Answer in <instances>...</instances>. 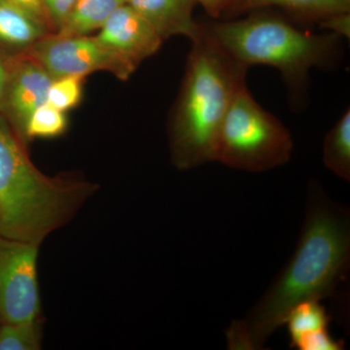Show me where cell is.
<instances>
[{"mask_svg":"<svg viewBox=\"0 0 350 350\" xmlns=\"http://www.w3.org/2000/svg\"><path fill=\"white\" fill-rule=\"evenodd\" d=\"M125 4V0H76L57 33L88 36L98 31L111 14Z\"/></svg>","mask_w":350,"mask_h":350,"instance_id":"obj_12","label":"cell"},{"mask_svg":"<svg viewBox=\"0 0 350 350\" xmlns=\"http://www.w3.org/2000/svg\"><path fill=\"white\" fill-rule=\"evenodd\" d=\"M39 245L0 236V323L41 319Z\"/></svg>","mask_w":350,"mask_h":350,"instance_id":"obj_7","label":"cell"},{"mask_svg":"<svg viewBox=\"0 0 350 350\" xmlns=\"http://www.w3.org/2000/svg\"><path fill=\"white\" fill-rule=\"evenodd\" d=\"M83 79L77 76L53 80L48 91L47 103L66 113L79 105L82 98Z\"/></svg>","mask_w":350,"mask_h":350,"instance_id":"obj_18","label":"cell"},{"mask_svg":"<svg viewBox=\"0 0 350 350\" xmlns=\"http://www.w3.org/2000/svg\"><path fill=\"white\" fill-rule=\"evenodd\" d=\"M25 56L31 57L53 80L85 76L96 71H109L126 80L135 69L98 43L94 36H63L52 32L31 46Z\"/></svg>","mask_w":350,"mask_h":350,"instance_id":"obj_6","label":"cell"},{"mask_svg":"<svg viewBox=\"0 0 350 350\" xmlns=\"http://www.w3.org/2000/svg\"><path fill=\"white\" fill-rule=\"evenodd\" d=\"M52 32L42 21L0 0V57L4 59L25 56L34 43Z\"/></svg>","mask_w":350,"mask_h":350,"instance_id":"obj_11","label":"cell"},{"mask_svg":"<svg viewBox=\"0 0 350 350\" xmlns=\"http://www.w3.org/2000/svg\"><path fill=\"white\" fill-rule=\"evenodd\" d=\"M0 113V236L36 244L72 220L98 191L75 175L49 176Z\"/></svg>","mask_w":350,"mask_h":350,"instance_id":"obj_2","label":"cell"},{"mask_svg":"<svg viewBox=\"0 0 350 350\" xmlns=\"http://www.w3.org/2000/svg\"><path fill=\"white\" fill-rule=\"evenodd\" d=\"M247 70L202 29L200 38L192 41L169 126L175 167L192 170L215 161L223 120L234 94L246 84Z\"/></svg>","mask_w":350,"mask_h":350,"instance_id":"obj_3","label":"cell"},{"mask_svg":"<svg viewBox=\"0 0 350 350\" xmlns=\"http://www.w3.org/2000/svg\"><path fill=\"white\" fill-rule=\"evenodd\" d=\"M330 317L319 301H306L292 308L287 315V324L290 336V345L293 347L304 336L313 332L328 328Z\"/></svg>","mask_w":350,"mask_h":350,"instance_id":"obj_15","label":"cell"},{"mask_svg":"<svg viewBox=\"0 0 350 350\" xmlns=\"http://www.w3.org/2000/svg\"><path fill=\"white\" fill-rule=\"evenodd\" d=\"M323 163L344 180H350V110L342 114L327 133L323 142Z\"/></svg>","mask_w":350,"mask_h":350,"instance_id":"obj_13","label":"cell"},{"mask_svg":"<svg viewBox=\"0 0 350 350\" xmlns=\"http://www.w3.org/2000/svg\"><path fill=\"white\" fill-rule=\"evenodd\" d=\"M292 347L300 350H340L344 349V342L332 338L326 328L304 336Z\"/></svg>","mask_w":350,"mask_h":350,"instance_id":"obj_19","label":"cell"},{"mask_svg":"<svg viewBox=\"0 0 350 350\" xmlns=\"http://www.w3.org/2000/svg\"><path fill=\"white\" fill-rule=\"evenodd\" d=\"M68 129L66 113L46 103L32 113L25 126V144L36 138L61 137Z\"/></svg>","mask_w":350,"mask_h":350,"instance_id":"obj_16","label":"cell"},{"mask_svg":"<svg viewBox=\"0 0 350 350\" xmlns=\"http://www.w3.org/2000/svg\"><path fill=\"white\" fill-rule=\"evenodd\" d=\"M42 345L41 319L31 322L0 323V350H38Z\"/></svg>","mask_w":350,"mask_h":350,"instance_id":"obj_17","label":"cell"},{"mask_svg":"<svg viewBox=\"0 0 350 350\" xmlns=\"http://www.w3.org/2000/svg\"><path fill=\"white\" fill-rule=\"evenodd\" d=\"M202 29L229 56L248 68L264 64L278 69L294 94L305 91L312 69L331 68L340 57L342 38L337 34L301 31L269 14L213 23Z\"/></svg>","mask_w":350,"mask_h":350,"instance_id":"obj_4","label":"cell"},{"mask_svg":"<svg viewBox=\"0 0 350 350\" xmlns=\"http://www.w3.org/2000/svg\"><path fill=\"white\" fill-rule=\"evenodd\" d=\"M289 131L255 100L246 84L239 88L219 131L215 161L250 172L285 165L291 159Z\"/></svg>","mask_w":350,"mask_h":350,"instance_id":"obj_5","label":"cell"},{"mask_svg":"<svg viewBox=\"0 0 350 350\" xmlns=\"http://www.w3.org/2000/svg\"><path fill=\"white\" fill-rule=\"evenodd\" d=\"M282 7L285 10L321 21L336 14L349 13L350 0H241V9Z\"/></svg>","mask_w":350,"mask_h":350,"instance_id":"obj_14","label":"cell"},{"mask_svg":"<svg viewBox=\"0 0 350 350\" xmlns=\"http://www.w3.org/2000/svg\"><path fill=\"white\" fill-rule=\"evenodd\" d=\"M7 78H8V66L6 59L0 57V113L3 105L4 94H5Z\"/></svg>","mask_w":350,"mask_h":350,"instance_id":"obj_24","label":"cell"},{"mask_svg":"<svg viewBox=\"0 0 350 350\" xmlns=\"http://www.w3.org/2000/svg\"><path fill=\"white\" fill-rule=\"evenodd\" d=\"M320 27L329 29L331 33L337 34L340 38H349L350 16L349 13L336 14L319 21Z\"/></svg>","mask_w":350,"mask_h":350,"instance_id":"obj_21","label":"cell"},{"mask_svg":"<svg viewBox=\"0 0 350 350\" xmlns=\"http://www.w3.org/2000/svg\"><path fill=\"white\" fill-rule=\"evenodd\" d=\"M76 0H43L44 8L53 32L59 31Z\"/></svg>","mask_w":350,"mask_h":350,"instance_id":"obj_20","label":"cell"},{"mask_svg":"<svg viewBox=\"0 0 350 350\" xmlns=\"http://www.w3.org/2000/svg\"><path fill=\"white\" fill-rule=\"evenodd\" d=\"M349 257V213L315 189L293 256L245 319L226 331L228 349H262L292 308L333 296L347 276Z\"/></svg>","mask_w":350,"mask_h":350,"instance_id":"obj_1","label":"cell"},{"mask_svg":"<svg viewBox=\"0 0 350 350\" xmlns=\"http://www.w3.org/2000/svg\"><path fill=\"white\" fill-rule=\"evenodd\" d=\"M6 62L8 78L1 114L25 144V126L32 113L47 103L53 78L31 57H13Z\"/></svg>","mask_w":350,"mask_h":350,"instance_id":"obj_8","label":"cell"},{"mask_svg":"<svg viewBox=\"0 0 350 350\" xmlns=\"http://www.w3.org/2000/svg\"><path fill=\"white\" fill-rule=\"evenodd\" d=\"M6 1L20 7L23 10L27 11V13L38 18V20L42 21L51 29L45 8H44L43 0H6Z\"/></svg>","mask_w":350,"mask_h":350,"instance_id":"obj_22","label":"cell"},{"mask_svg":"<svg viewBox=\"0 0 350 350\" xmlns=\"http://www.w3.org/2000/svg\"><path fill=\"white\" fill-rule=\"evenodd\" d=\"M195 0H125V3L155 29L163 40L185 36L194 41L202 34V25L193 18Z\"/></svg>","mask_w":350,"mask_h":350,"instance_id":"obj_10","label":"cell"},{"mask_svg":"<svg viewBox=\"0 0 350 350\" xmlns=\"http://www.w3.org/2000/svg\"><path fill=\"white\" fill-rule=\"evenodd\" d=\"M94 38L135 70L163 42L152 25L126 3L111 14Z\"/></svg>","mask_w":350,"mask_h":350,"instance_id":"obj_9","label":"cell"},{"mask_svg":"<svg viewBox=\"0 0 350 350\" xmlns=\"http://www.w3.org/2000/svg\"><path fill=\"white\" fill-rule=\"evenodd\" d=\"M195 1L202 4L207 12L213 17H218L234 0H195Z\"/></svg>","mask_w":350,"mask_h":350,"instance_id":"obj_23","label":"cell"}]
</instances>
